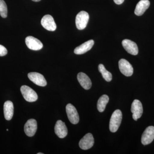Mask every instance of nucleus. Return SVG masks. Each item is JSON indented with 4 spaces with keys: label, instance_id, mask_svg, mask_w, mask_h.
<instances>
[{
    "label": "nucleus",
    "instance_id": "nucleus-15",
    "mask_svg": "<svg viewBox=\"0 0 154 154\" xmlns=\"http://www.w3.org/2000/svg\"><path fill=\"white\" fill-rule=\"evenodd\" d=\"M77 79L83 88L86 90L91 89L92 86V82L86 74L83 72L79 73L77 75Z\"/></svg>",
    "mask_w": 154,
    "mask_h": 154
},
{
    "label": "nucleus",
    "instance_id": "nucleus-1",
    "mask_svg": "<svg viewBox=\"0 0 154 154\" xmlns=\"http://www.w3.org/2000/svg\"><path fill=\"white\" fill-rule=\"evenodd\" d=\"M122 115L121 111L119 110H116L111 116L109 123V129L111 132H116L122 120Z\"/></svg>",
    "mask_w": 154,
    "mask_h": 154
},
{
    "label": "nucleus",
    "instance_id": "nucleus-23",
    "mask_svg": "<svg viewBox=\"0 0 154 154\" xmlns=\"http://www.w3.org/2000/svg\"><path fill=\"white\" fill-rule=\"evenodd\" d=\"M113 1L116 5H121L124 2V0H113Z\"/></svg>",
    "mask_w": 154,
    "mask_h": 154
},
{
    "label": "nucleus",
    "instance_id": "nucleus-10",
    "mask_svg": "<svg viewBox=\"0 0 154 154\" xmlns=\"http://www.w3.org/2000/svg\"><path fill=\"white\" fill-rule=\"evenodd\" d=\"M94 143V139L93 135L91 133H88L80 140L79 146L82 149L88 150L92 148Z\"/></svg>",
    "mask_w": 154,
    "mask_h": 154
},
{
    "label": "nucleus",
    "instance_id": "nucleus-11",
    "mask_svg": "<svg viewBox=\"0 0 154 154\" xmlns=\"http://www.w3.org/2000/svg\"><path fill=\"white\" fill-rule=\"evenodd\" d=\"M29 79L33 83L41 87H45L47 85V82L43 75L38 72H30L28 73Z\"/></svg>",
    "mask_w": 154,
    "mask_h": 154
},
{
    "label": "nucleus",
    "instance_id": "nucleus-19",
    "mask_svg": "<svg viewBox=\"0 0 154 154\" xmlns=\"http://www.w3.org/2000/svg\"><path fill=\"white\" fill-rule=\"evenodd\" d=\"M109 97L106 95H102L99 98L97 102V109L100 112H103L109 102Z\"/></svg>",
    "mask_w": 154,
    "mask_h": 154
},
{
    "label": "nucleus",
    "instance_id": "nucleus-16",
    "mask_svg": "<svg viewBox=\"0 0 154 154\" xmlns=\"http://www.w3.org/2000/svg\"><path fill=\"white\" fill-rule=\"evenodd\" d=\"M94 40L92 39L88 40L76 48L74 50V53L76 54H84L90 50L94 46Z\"/></svg>",
    "mask_w": 154,
    "mask_h": 154
},
{
    "label": "nucleus",
    "instance_id": "nucleus-12",
    "mask_svg": "<svg viewBox=\"0 0 154 154\" xmlns=\"http://www.w3.org/2000/svg\"><path fill=\"white\" fill-rule=\"evenodd\" d=\"M37 129V122L33 119L28 120L24 126V131L25 134L28 136L30 137L35 135Z\"/></svg>",
    "mask_w": 154,
    "mask_h": 154
},
{
    "label": "nucleus",
    "instance_id": "nucleus-2",
    "mask_svg": "<svg viewBox=\"0 0 154 154\" xmlns=\"http://www.w3.org/2000/svg\"><path fill=\"white\" fill-rule=\"evenodd\" d=\"M20 91L24 99L27 102H34L38 99V96L36 92L28 86H22Z\"/></svg>",
    "mask_w": 154,
    "mask_h": 154
},
{
    "label": "nucleus",
    "instance_id": "nucleus-4",
    "mask_svg": "<svg viewBox=\"0 0 154 154\" xmlns=\"http://www.w3.org/2000/svg\"><path fill=\"white\" fill-rule=\"evenodd\" d=\"M131 112L133 113V119L135 121H137L140 118L143 113L142 104L139 100L135 99L133 102L131 106Z\"/></svg>",
    "mask_w": 154,
    "mask_h": 154
},
{
    "label": "nucleus",
    "instance_id": "nucleus-5",
    "mask_svg": "<svg viewBox=\"0 0 154 154\" xmlns=\"http://www.w3.org/2000/svg\"><path fill=\"white\" fill-rule=\"evenodd\" d=\"M119 67L120 72L125 76L129 77L133 73V68L128 61L122 59L119 62Z\"/></svg>",
    "mask_w": 154,
    "mask_h": 154
},
{
    "label": "nucleus",
    "instance_id": "nucleus-25",
    "mask_svg": "<svg viewBox=\"0 0 154 154\" xmlns=\"http://www.w3.org/2000/svg\"><path fill=\"white\" fill-rule=\"evenodd\" d=\"M38 154H43L42 153H38Z\"/></svg>",
    "mask_w": 154,
    "mask_h": 154
},
{
    "label": "nucleus",
    "instance_id": "nucleus-9",
    "mask_svg": "<svg viewBox=\"0 0 154 154\" xmlns=\"http://www.w3.org/2000/svg\"><path fill=\"white\" fill-rule=\"evenodd\" d=\"M27 47L32 50L38 51L43 47V44L40 40L32 36H28L25 38Z\"/></svg>",
    "mask_w": 154,
    "mask_h": 154
},
{
    "label": "nucleus",
    "instance_id": "nucleus-8",
    "mask_svg": "<svg viewBox=\"0 0 154 154\" xmlns=\"http://www.w3.org/2000/svg\"><path fill=\"white\" fill-rule=\"evenodd\" d=\"M41 23L43 28L48 30L54 31L56 29V24L53 18L51 15L44 16L42 19Z\"/></svg>",
    "mask_w": 154,
    "mask_h": 154
},
{
    "label": "nucleus",
    "instance_id": "nucleus-21",
    "mask_svg": "<svg viewBox=\"0 0 154 154\" xmlns=\"http://www.w3.org/2000/svg\"><path fill=\"white\" fill-rule=\"evenodd\" d=\"M0 15L3 18H6L8 16V8L4 0H0Z\"/></svg>",
    "mask_w": 154,
    "mask_h": 154
},
{
    "label": "nucleus",
    "instance_id": "nucleus-24",
    "mask_svg": "<svg viewBox=\"0 0 154 154\" xmlns=\"http://www.w3.org/2000/svg\"><path fill=\"white\" fill-rule=\"evenodd\" d=\"M32 1L35 2H39V1H41V0H32Z\"/></svg>",
    "mask_w": 154,
    "mask_h": 154
},
{
    "label": "nucleus",
    "instance_id": "nucleus-20",
    "mask_svg": "<svg viewBox=\"0 0 154 154\" xmlns=\"http://www.w3.org/2000/svg\"><path fill=\"white\" fill-rule=\"evenodd\" d=\"M99 70L102 74V77L107 82H110L112 79V75L111 73L108 72L105 68V66L102 64H100L99 65Z\"/></svg>",
    "mask_w": 154,
    "mask_h": 154
},
{
    "label": "nucleus",
    "instance_id": "nucleus-22",
    "mask_svg": "<svg viewBox=\"0 0 154 154\" xmlns=\"http://www.w3.org/2000/svg\"><path fill=\"white\" fill-rule=\"evenodd\" d=\"M8 54L7 48L3 45H0V56L2 57L5 56Z\"/></svg>",
    "mask_w": 154,
    "mask_h": 154
},
{
    "label": "nucleus",
    "instance_id": "nucleus-18",
    "mask_svg": "<svg viewBox=\"0 0 154 154\" xmlns=\"http://www.w3.org/2000/svg\"><path fill=\"white\" fill-rule=\"evenodd\" d=\"M4 112L5 117L6 120H10L14 115V106L13 102L7 101L4 105Z\"/></svg>",
    "mask_w": 154,
    "mask_h": 154
},
{
    "label": "nucleus",
    "instance_id": "nucleus-17",
    "mask_svg": "<svg viewBox=\"0 0 154 154\" xmlns=\"http://www.w3.org/2000/svg\"><path fill=\"white\" fill-rule=\"evenodd\" d=\"M150 6L149 0H140L137 5L134 11V14L137 16L143 15L146 10H147Z\"/></svg>",
    "mask_w": 154,
    "mask_h": 154
},
{
    "label": "nucleus",
    "instance_id": "nucleus-7",
    "mask_svg": "<svg viewBox=\"0 0 154 154\" xmlns=\"http://www.w3.org/2000/svg\"><path fill=\"white\" fill-rule=\"evenodd\" d=\"M154 139V126L148 127L143 134L141 143L143 145L151 143Z\"/></svg>",
    "mask_w": 154,
    "mask_h": 154
},
{
    "label": "nucleus",
    "instance_id": "nucleus-14",
    "mask_svg": "<svg viewBox=\"0 0 154 154\" xmlns=\"http://www.w3.org/2000/svg\"><path fill=\"white\" fill-rule=\"evenodd\" d=\"M54 132L60 138L65 137L68 134V129L65 123L61 120H58L54 127Z\"/></svg>",
    "mask_w": 154,
    "mask_h": 154
},
{
    "label": "nucleus",
    "instance_id": "nucleus-3",
    "mask_svg": "<svg viewBox=\"0 0 154 154\" xmlns=\"http://www.w3.org/2000/svg\"><path fill=\"white\" fill-rule=\"evenodd\" d=\"M89 20V15L87 12L82 11L77 14L75 19V24L79 30H82L87 27Z\"/></svg>",
    "mask_w": 154,
    "mask_h": 154
},
{
    "label": "nucleus",
    "instance_id": "nucleus-6",
    "mask_svg": "<svg viewBox=\"0 0 154 154\" xmlns=\"http://www.w3.org/2000/svg\"><path fill=\"white\" fill-rule=\"evenodd\" d=\"M66 112L69 120L73 124H77L79 121V116L76 109L71 104L66 106Z\"/></svg>",
    "mask_w": 154,
    "mask_h": 154
},
{
    "label": "nucleus",
    "instance_id": "nucleus-13",
    "mask_svg": "<svg viewBox=\"0 0 154 154\" xmlns=\"http://www.w3.org/2000/svg\"><path fill=\"white\" fill-rule=\"evenodd\" d=\"M122 45L127 52L130 54L136 55L138 53L137 45L134 42L129 39H124L122 41Z\"/></svg>",
    "mask_w": 154,
    "mask_h": 154
}]
</instances>
